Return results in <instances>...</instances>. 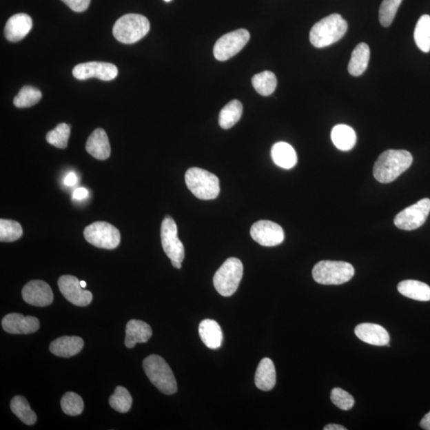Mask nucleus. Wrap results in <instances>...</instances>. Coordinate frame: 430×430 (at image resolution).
<instances>
[{
    "mask_svg": "<svg viewBox=\"0 0 430 430\" xmlns=\"http://www.w3.org/2000/svg\"><path fill=\"white\" fill-rule=\"evenodd\" d=\"M413 156L406 150H387L373 165V176L382 183H391L411 166Z\"/></svg>",
    "mask_w": 430,
    "mask_h": 430,
    "instance_id": "nucleus-1",
    "label": "nucleus"
},
{
    "mask_svg": "<svg viewBox=\"0 0 430 430\" xmlns=\"http://www.w3.org/2000/svg\"><path fill=\"white\" fill-rule=\"evenodd\" d=\"M347 28L346 20L340 14H330L312 27L310 42L317 48L329 47L344 37Z\"/></svg>",
    "mask_w": 430,
    "mask_h": 430,
    "instance_id": "nucleus-2",
    "label": "nucleus"
},
{
    "mask_svg": "<svg viewBox=\"0 0 430 430\" xmlns=\"http://www.w3.org/2000/svg\"><path fill=\"white\" fill-rule=\"evenodd\" d=\"M143 367L146 376L158 391L167 396L177 392L175 376L162 357L156 355L147 356L143 362Z\"/></svg>",
    "mask_w": 430,
    "mask_h": 430,
    "instance_id": "nucleus-3",
    "label": "nucleus"
},
{
    "mask_svg": "<svg viewBox=\"0 0 430 430\" xmlns=\"http://www.w3.org/2000/svg\"><path fill=\"white\" fill-rule=\"evenodd\" d=\"M150 30V23L145 17L137 14H127L117 20L112 33L119 42L132 44L145 37Z\"/></svg>",
    "mask_w": 430,
    "mask_h": 430,
    "instance_id": "nucleus-4",
    "label": "nucleus"
},
{
    "mask_svg": "<svg viewBox=\"0 0 430 430\" xmlns=\"http://www.w3.org/2000/svg\"><path fill=\"white\" fill-rule=\"evenodd\" d=\"M185 181L189 190L202 201H211L218 196L219 179L211 172L198 167L188 169Z\"/></svg>",
    "mask_w": 430,
    "mask_h": 430,
    "instance_id": "nucleus-5",
    "label": "nucleus"
},
{
    "mask_svg": "<svg viewBox=\"0 0 430 430\" xmlns=\"http://www.w3.org/2000/svg\"><path fill=\"white\" fill-rule=\"evenodd\" d=\"M355 275L352 265L335 260H321L312 269V276L317 283L339 285L349 281Z\"/></svg>",
    "mask_w": 430,
    "mask_h": 430,
    "instance_id": "nucleus-6",
    "label": "nucleus"
},
{
    "mask_svg": "<svg viewBox=\"0 0 430 430\" xmlns=\"http://www.w3.org/2000/svg\"><path fill=\"white\" fill-rule=\"evenodd\" d=\"M243 275L242 262L238 258H228L214 276V288L220 295L232 296L238 289Z\"/></svg>",
    "mask_w": 430,
    "mask_h": 430,
    "instance_id": "nucleus-7",
    "label": "nucleus"
},
{
    "mask_svg": "<svg viewBox=\"0 0 430 430\" xmlns=\"http://www.w3.org/2000/svg\"><path fill=\"white\" fill-rule=\"evenodd\" d=\"M84 237L94 247L105 249H116L121 243L119 230L105 222H96L85 227Z\"/></svg>",
    "mask_w": 430,
    "mask_h": 430,
    "instance_id": "nucleus-8",
    "label": "nucleus"
},
{
    "mask_svg": "<svg viewBox=\"0 0 430 430\" xmlns=\"http://www.w3.org/2000/svg\"><path fill=\"white\" fill-rule=\"evenodd\" d=\"M250 39L248 30L238 29L224 34L214 47V58L218 61H227L242 50Z\"/></svg>",
    "mask_w": 430,
    "mask_h": 430,
    "instance_id": "nucleus-9",
    "label": "nucleus"
},
{
    "mask_svg": "<svg viewBox=\"0 0 430 430\" xmlns=\"http://www.w3.org/2000/svg\"><path fill=\"white\" fill-rule=\"evenodd\" d=\"M429 213L430 199L423 198L398 214L394 218V224L403 230L416 229L426 223Z\"/></svg>",
    "mask_w": 430,
    "mask_h": 430,
    "instance_id": "nucleus-10",
    "label": "nucleus"
},
{
    "mask_svg": "<svg viewBox=\"0 0 430 430\" xmlns=\"http://www.w3.org/2000/svg\"><path fill=\"white\" fill-rule=\"evenodd\" d=\"M161 243L163 250L171 260L183 263L185 250L181 240L178 238L176 223L169 215L162 222Z\"/></svg>",
    "mask_w": 430,
    "mask_h": 430,
    "instance_id": "nucleus-11",
    "label": "nucleus"
},
{
    "mask_svg": "<svg viewBox=\"0 0 430 430\" xmlns=\"http://www.w3.org/2000/svg\"><path fill=\"white\" fill-rule=\"evenodd\" d=\"M251 237L263 247H276L283 243L285 233L283 228L274 222L262 220L255 223L250 229Z\"/></svg>",
    "mask_w": 430,
    "mask_h": 430,
    "instance_id": "nucleus-12",
    "label": "nucleus"
},
{
    "mask_svg": "<svg viewBox=\"0 0 430 430\" xmlns=\"http://www.w3.org/2000/svg\"><path fill=\"white\" fill-rule=\"evenodd\" d=\"M58 285L64 298L76 306L85 307L93 300V294L90 291L83 289L80 280L76 276H61Z\"/></svg>",
    "mask_w": 430,
    "mask_h": 430,
    "instance_id": "nucleus-13",
    "label": "nucleus"
},
{
    "mask_svg": "<svg viewBox=\"0 0 430 430\" xmlns=\"http://www.w3.org/2000/svg\"><path fill=\"white\" fill-rule=\"evenodd\" d=\"M117 74L119 70L115 65L99 61L76 65L73 70V75L78 80L95 78L101 81H112L116 78Z\"/></svg>",
    "mask_w": 430,
    "mask_h": 430,
    "instance_id": "nucleus-14",
    "label": "nucleus"
},
{
    "mask_svg": "<svg viewBox=\"0 0 430 430\" xmlns=\"http://www.w3.org/2000/svg\"><path fill=\"white\" fill-rule=\"evenodd\" d=\"M22 296L28 304L36 307H45L52 304L53 291L45 281L36 280L30 281L23 287Z\"/></svg>",
    "mask_w": 430,
    "mask_h": 430,
    "instance_id": "nucleus-15",
    "label": "nucleus"
},
{
    "mask_svg": "<svg viewBox=\"0 0 430 430\" xmlns=\"http://www.w3.org/2000/svg\"><path fill=\"white\" fill-rule=\"evenodd\" d=\"M2 327L10 334H30L39 329V320L34 316L10 314L3 317Z\"/></svg>",
    "mask_w": 430,
    "mask_h": 430,
    "instance_id": "nucleus-16",
    "label": "nucleus"
},
{
    "mask_svg": "<svg viewBox=\"0 0 430 430\" xmlns=\"http://www.w3.org/2000/svg\"><path fill=\"white\" fill-rule=\"evenodd\" d=\"M33 25L32 19L27 14H17L8 19L5 25V37L10 42L17 43L27 36Z\"/></svg>",
    "mask_w": 430,
    "mask_h": 430,
    "instance_id": "nucleus-17",
    "label": "nucleus"
},
{
    "mask_svg": "<svg viewBox=\"0 0 430 430\" xmlns=\"http://www.w3.org/2000/svg\"><path fill=\"white\" fill-rule=\"evenodd\" d=\"M355 334L358 339L371 345L386 346L390 342V336L383 327L370 322L356 326Z\"/></svg>",
    "mask_w": 430,
    "mask_h": 430,
    "instance_id": "nucleus-18",
    "label": "nucleus"
},
{
    "mask_svg": "<svg viewBox=\"0 0 430 430\" xmlns=\"http://www.w3.org/2000/svg\"><path fill=\"white\" fill-rule=\"evenodd\" d=\"M85 148L86 151L96 160H107L110 156L111 147L105 131L102 129L94 130L87 141Z\"/></svg>",
    "mask_w": 430,
    "mask_h": 430,
    "instance_id": "nucleus-19",
    "label": "nucleus"
},
{
    "mask_svg": "<svg viewBox=\"0 0 430 430\" xmlns=\"http://www.w3.org/2000/svg\"><path fill=\"white\" fill-rule=\"evenodd\" d=\"M83 347L84 340L79 336H61L51 342L50 351L54 356L70 358L79 354Z\"/></svg>",
    "mask_w": 430,
    "mask_h": 430,
    "instance_id": "nucleus-20",
    "label": "nucleus"
},
{
    "mask_svg": "<svg viewBox=\"0 0 430 430\" xmlns=\"http://www.w3.org/2000/svg\"><path fill=\"white\" fill-rule=\"evenodd\" d=\"M152 330L147 322L131 320L126 326L125 344L127 348L134 347L136 344H143L151 339Z\"/></svg>",
    "mask_w": 430,
    "mask_h": 430,
    "instance_id": "nucleus-21",
    "label": "nucleus"
},
{
    "mask_svg": "<svg viewBox=\"0 0 430 430\" xmlns=\"http://www.w3.org/2000/svg\"><path fill=\"white\" fill-rule=\"evenodd\" d=\"M199 336L203 344L209 349H218L223 342V331L221 327L213 320H203L198 327Z\"/></svg>",
    "mask_w": 430,
    "mask_h": 430,
    "instance_id": "nucleus-22",
    "label": "nucleus"
},
{
    "mask_svg": "<svg viewBox=\"0 0 430 430\" xmlns=\"http://www.w3.org/2000/svg\"><path fill=\"white\" fill-rule=\"evenodd\" d=\"M276 375L274 363L269 358H264L260 362L255 373L256 387L260 391L273 390L276 385Z\"/></svg>",
    "mask_w": 430,
    "mask_h": 430,
    "instance_id": "nucleus-23",
    "label": "nucleus"
},
{
    "mask_svg": "<svg viewBox=\"0 0 430 430\" xmlns=\"http://www.w3.org/2000/svg\"><path fill=\"white\" fill-rule=\"evenodd\" d=\"M271 156L276 165L285 169L293 168L298 163V156L294 148L288 143H275L271 150Z\"/></svg>",
    "mask_w": 430,
    "mask_h": 430,
    "instance_id": "nucleus-24",
    "label": "nucleus"
},
{
    "mask_svg": "<svg viewBox=\"0 0 430 430\" xmlns=\"http://www.w3.org/2000/svg\"><path fill=\"white\" fill-rule=\"evenodd\" d=\"M370 48L367 43L356 45L348 64V72L352 76H360L366 71L370 60Z\"/></svg>",
    "mask_w": 430,
    "mask_h": 430,
    "instance_id": "nucleus-25",
    "label": "nucleus"
},
{
    "mask_svg": "<svg viewBox=\"0 0 430 430\" xmlns=\"http://www.w3.org/2000/svg\"><path fill=\"white\" fill-rule=\"evenodd\" d=\"M398 290L408 298L418 301L430 300V287L422 281L414 280L401 281L398 285Z\"/></svg>",
    "mask_w": 430,
    "mask_h": 430,
    "instance_id": "nucleus-26",
    "label": "nucleus"
},
{
    "mask_svg": "<svg viewBox=\"0 0 430 430\" xmlns=\"http://www.w3.org/2000/svg\"><path fill=\"white\" fill-rule=\"evenodd\" d=\"M331 137L334 145L341 151L351 150L357 141L354 130L346 125L335 126L331 131Z\"/></svg>",
    "mask_w": 430,
    "mask_h": 430,
    "instance_id": "nucleus-27",
    "label": "nucleus"
},
{
    "mask_svg": "<svg viewBox=\"0 0 430 430\" xmlns=\"http://www.w3.org/2000/svg\"><path fill=\"white\" fill-rule=\"evenodd\" d=\"M243 107L238 100L229 102L220 112L218 123L223 130H229L237 124L243 114Z\"/></svg>",
    "mask_w": 430,
    "mask_h": 430,
    "instance_id": "nucleus-28",
    "label": "nucleus"
},
{
    "mask_svg": "<svg viewBox=\"0 0 430 430\" xmlns=\"http://www.w3.org/2000/svg\"><path fill=\"white\" fill-rule=\"evenodd\" d=\"M414 40L418 48L424 53L430 51V15L424 14L418 19L416 30H414Z\"/></svg>",
    "mask_w": 430,
    "mask_h": 430,
    "instance_id": "nucleus-29",
    "label": "nucleus"
},
{
    "mask_svg": "<svg viewBox=\"0 0 430 430\" xmlns=\"http://www.w3.org/2000/svg\"><path fill=\"white\" fill-rule=\"evenodd\" d=\"M11 409L15 416L28 426H32L37 422V416L30 409L29 403L25 398L22 396L14 397L11 402Z\"/></svg>",
    "mask_w": 430,
    "mask_h": 430,
    "instance_id": "nucleus-30",
    "label": "nucleus"
},
{
    "mask_svg": "<svg viewBox=\"0 0 430 430\" xmlns=\"http://www.w3.org/2000/svg\"><path fill=\"white\" fill-rule=\"evenodd\" d=\"M252 84L259 94L269 96L275 91L278 80L273 72L264 71L253 76Z\"/></svg>",
    "mask_w": 430,
    "mask_h": 430,
    "instance_id": "nucleus-31",
    "label": "nucleus"
},
{
    "mask_svg": "<svg viewBox=\"0 0 430 430\" xmlns=\"http://www.w3.org/2000/svg\"><path fill=\"white\" fill-rule=\"evenodd\" d=\"M41 91L33 86L25 85L20 90L19 94L14 97V105L17 108L32 107L42 99Z\"/></svg>",
    "mask_w": 430,
    "mask_h": 430,
    "instance_id": "nucleus-32",
    "label": "nucleus"
},
{
    "mask_svg": "<svg viewBox=\"0 0 430 430\" xmlns=\"http://www.w3.org/2000/svg\"><path fill=\"white\" fill-rule=\"evenodd\" d=\"M132 398L129 391L123 387H117L110 398V405L117 412L124 413L130 411Z\"/></svg>",
    "mask_w": 430,
    "mask_h": 430,
    "instance_id": "nucleus-33",
    "label": "nucleus"
},
{
    "mask_svg": "<svg viewBox=\"0 0 430 430\" xmlns=\"http://www.w3.org/2000/svg\"><path fill=\"white\" fill-rule=\"evenodd\" d=\"M23 233L21 225L13 220H0V240L2 243L14 242L22 237Z\"/></svg>",
    "mask_w": 430,
    "mask_h": 430,
    "instance_id": "nucleus-34",
    "label": "nucleus"
},
{
    "mask_svg": "<svg viewBox=\"0 0 430 430\" xmlns=\"http://www.w3.org/2000/svg\"><path fill=\"white\" fill-rule=\"evenodd\" d=\"M61 407L68 416H78L83 411L84 402L79 394L68 392L61 398Z\"/></svg>",
    "mask_w": 430,
    "mask_h": 430,
    "instance_id": "nucleus-35",
    "label": "nucleus"
},
{
    "mask_svg": "<svg viewBox=\"0 0 430 430\" xmlns=\"http://www.w3.org/2000/svg\"><path fill=\"white\" fill-rule=\"evenodd\" d=\"M70 135V126L65 123H61L52 131L47 134V141L50 145L64 150L68 145Z\"/></svg>",
    "mask_w": 430,
    "mask_h": 430,
    "instance_id": "nucleus-36",
    "label": "nucleus"
},
{
    "mask_svg": "<svg viewBox=\"0 0 430 430\" xmlns=\"http://www.w3.org/2000/svg\"><path fill=\"white\" fill-rule=\"evenodd\" d=\"M402 0H383L380 8V22L384 28L390 27Z\"/></svg>",
    "mask_w": 430,
    "mask_h": 430,
    "instance_id": "nucleus-37",
    "label": "nucleus"
},
{
    "mask_svg": "<svg viewBox=\"0 0 430 430\" xmlns=\"http://www.w3.org/2000/svg\"><path fill=\"white\" fill-rule=\"evenodd\" d=\"M331 400L342 411H349L355 405V399L341 388H334L331 393Z\"/></svg>",
    "mask_w": 430,
    "mask_h": 430,
    "instance_id": "nucleus-38",
    "label": "nucleus"
},
{
    "mask_svg": "<svg viewBox=\"0 0 430 430\" xmlns=\"http://www.w3.org/2000/svg\"><path fill=\"white\" fill-rule=\"evenodd\" d=\"M76 12H83L88 9L91 0H61Z\"/></svg>",
    "mask_w": 430,
    "mask_h": 430,
    "instance_id": "nucleus-39",
    "label": "nucleus"
},
{
    "mask_svg": "<svg viewBox=\"0 0 430 430\" xmlns=\"http://www.w3.org/2000/svg\"><path fill=\"white\" fill-rule=\"evenodd\" d=\"M87 196H88V191L85 188H78L73 194V197L75 199H78V201H81V199L86 198Z\"/></svg>",
    "mask_w": 430,
    "mask_h": 430,
    "instance_id": "nucleus-40",
    "label": "nucleus"
},
{
    "mask_svg": "<svg viewBox=\"0 0 430 430\" xmlns=\"http://www.w3.org/2000/svg\"><path fill=\"white\" fill-rule=\"evenodd\" d=\"M76 181H78V179H76L75 173L70 172L68 174V176L65 177L64 183L65 185L74 186Z\"/></svg>",
    "mask_w": 430,
    "mask_h": 430,
    "instance_id": "nucleus-41",
    "label": "nucleus"
},
{
    "mask_svg": "<svg viewBox=\"0 0 430 430\" xmlns=\"http://www.w3.org/2000/svg\"><path fill=\"white\" fill-rule=\"evenodd\" d=\"M420 424L423 429L430 430V411L424 416Z\"/></svg>",
    "mask_w": 430,
    "mask_h": 430,
    "instance_id": "nucleus-42",
    "label": "nucleus"
},
{
    "mask_svg": "<svg viewBox=\"0 0 430 430\" xmlns=\"http://www.w3.org/2000/svg\"><path fill=\"white\" fill-rule=\"evenodd\" d=\"M325 430H347V429L345 427L340 426V424H327V426H326L324 428Z\"/></svg>",
    "mask_w": 430,
    "mask_h": 430,
    "instance_id": "nucleus-43",
    "label": "nucleus"
},
{
    "mask_svg": "<svg viewBox=\"0 0 430 430\" xmlns=\"http://www.w3.org/2000/svg\"><path fill=\"white\" fill-rule=\"evenodd\" d=\"M172 264L174 266V267L176 269H181L182 267V263L178 262V260H172Z\"/></svg>",
    "mask_w": 430,
    "mask_h": 430,
    "instance_id": "nucleus-44",
    "label": "nucleus"
},
{
    "mask_svg": "<svg viewBox=\"0 0 430 430\" xmlns=\"http://www.w3.org/2000/svg\"><path fill=\"white\" fill-rule=\"evenodd\" d=\"M80 283H81V287H83V288L85 289V287L87 286V284H86L85 281L81 280Z\"/></svg>",
    "mask_w": 430,
    "mask_h": 430,
    "instance_id": "nucleus-45",
    "label": "nucleus"
},
{
    "mask_svg": "<svg viewBox=\"0 0 430 430\" xmlns=\"http://www.w3.org/2000/svg\"><path fill=\"white\" fill-rule=\"evenodd\" d=\"M165 2L168 3V2H171L172 0H165Z\"/></svg>",
    "mask_w": 430,
    "mask_h": 430,
    "instance_id": "nucleus-46",
    "label": "nucleus"
}]
</instances>
